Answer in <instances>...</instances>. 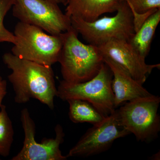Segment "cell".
I'll return each instance as SVG.
<instances>
[{
  "label": "cell",
  "mask_w": 160,
  "mask_h": 160,
  "mask_svg": "<svg viewBox=\"0 0 160 160\" xmlns=\"http://www.w3.org/2000/svg\"><path fill=\"white\" fill-rule=\"evenodd\" d=\"M130 134L122 126L117 109L93 125L69 150L67 157H88L108 150L118 139Z\"/></svg>",
  "instance_id": "cell-8"
},
{
  "label": "cell",
  "mask_w": 160,
  "mask_h": 160,
  "mask_svg": "<svg viewBox=\"0 0 160 160\" xmlns=\"http://www.w3.org/2000/svg\"><path fill=\"white\" fill-rule=\"evenodd\" d=\"M133 14L135 30L149 17L147 12L160 9V0H126Z\"/></svg>",
  "instance_id": "cell-16"
},
{
  "label": "cell",
  "mask_w": 160,
  "mask_h": 160,
  "mask_svg": "<svg viewBox=\"0 0 160 160\" xmlns=\"http://www.w3.org/2000/svg\"><path fill=\"white\" fill-rule=\"evenodd\" d=\"M13 33L17 41L11 53L16 56L47 66L58 62L62 46V33L49 34L37 26L19 22Z\"/></svg>",
  "instance_id": "cell-3"
},
{
  "label": "cell",
  "mask_w": 160,
  "mask_h": 160,
  "mask_svg": "<svg viewBox=\"0 0 160 160\" xmlns=\"http://www.w3.org/2000/svg\"><path fill=\"white\" fill-rule=\"evenodd\" d=\"M78 34L72 27L62 33L63 44L58 62L63 80L67 82L89 81L98 74L104 63L99 47L84 44Z\"/></svg>",
  "instance_id": "cell-2"
},
{
  "label": "cell",
  "mask_w": 160,
  "mask_h": 160,
  "mask_svg": "<svg viewBox=\"0 0 160 160\" xmlns=\"http://www.w3.org/2000/svg\"><path fill=\"white\" fill-rule=\"evenodd\" d=\"M104 61L113 76L112 88L116 109L126 102L152 94L117 63L107 58H104Z\"/></svg>",
  "instance_id": "cell-11"
},
{
  "label": "cell",
  "mask_w": 160,
  "mask_h": 160,
  "mask_svg": "<svg viewBox=\"0 0 160 160\" xmlns=\"http://www.w3.org/2000/svg\"><path fill=\"white\" fill-rule=\"evenodd\" d=\"M122 0H68L66 14L86 22H92L100 16L117 11Z\"/></svg>",
  "instance_id": "cell-12"
},
{
  "label": "cell",
  "mask_w": 160,
  "mask_h": 160,
  "mask_svg": "<svg viewBox=\"0 0 160 160\" xmlns=\"http://www.w3.org/2000/svg\"><path fill=\"white\" fill-rule=\"evenodd\" d=\"M160 21V9L146 19L129 42L143 57L148 55L156 30Z\"/></svg>",
  "instance_id": "cell-13"
},
{
  "label": "cell",
  "mask_w": 160,
  "mask_h": 160,
  "mask_svg": "<svg viewBox=\"0 0 160 160\" xmlns=\"http://www.w3.org/2000/svg\"><path fill=\"white\" fill-rule=\"evenodd\" d=\"M7 92V82L0 76V107Z\"/></svg>",
  "instance_id": "cell-18"
},
{
  "label": "cell",
  "mask_w": 160,
  "mask_h": 160,
  "mask_svg": "<svg viewBox=\"0 0 160 160\" xmlns=\"http://www.w3.org/2000/svg\"><path fill=\"white\" fill-rule=\"evenodd\" d=\"M116 12L114 16H104L92 22L71 17L72 27L89 44L97 46L113 39L129 41L135 32L131 9L123 1Z\"/></svg>",
  "instance_id": "cell-4"
},
{
  "label": "cell",
  "mask_w": 160,
  "mask_h": 160,
  "mask_svg": "<svg viewBox=\"0 0 160 160\" xmlns=\"http://www.w3.org/2000/svg\"><path fill=\"white\" fill-rule=\"evenodd\" d=\"M12 8L13 16L20 22L37 26L49 34L59 35L72 27L70 18L51 0H15Z\"/></svg>",
  "instance_id": "cell-7"
},
{
  "label": "cell",
  "mask_w": 160,
  "mask_h": 160,
  "mask_svg": "<svg viewBox=\"0 0 160 160\" xmlns=\"http://www.w3.org/2000/svg\"><path fill=\"white\" fill-rule=\"evenodd\" d=\"M160 103V97L152 94L126 102L117 109L122 125L138 142H149L158 137Z\"/></svg>",
  "instance_id": "cell-6"
},
{
  "label": "cell",
  "mask_w": 160,
  "mask_h": 160,
  "mask_svg": "<svg viewBox=\"0 0 160 160\" xmlns=\"http://www.w3.org/2000/svg\"><path fill=\"white\" fill-rule=\"evenodd\" d=\"M151 158H153L152 159L153 160H157L156 158H157V160H158V158H160V152H159V153L158 152L157 154L153 155Z\"/></svg>",
  "instance_id": "cell-20"
},
{
  "label": "cell",
  "mask_w": 160,
  "mask_h": 160,
  "mask_svg": "<svg viewBox=\"0 0 160 160\" xmlns=\"http://www.w3.org/2000/svg\"><path fill=\"white\" fill-rule=\"evenodd\" d=\"M2 60L12 71L8 78L13 87L16 103L24 104L35 99L54 109L57 88L51 66L21 58L10 52L3 55Z\"/></svg>",
  "instance_id": "cell-1"
},
{
  "label": "cell",
  "mask_w": 160,
  "mask_h": 160,
  "mask_svg": "<svg viewBox=\"0 0 160 160\" xmlns=\"http://www.w3.org/2000/svg\"><path fill=\"white\" fill-rule=\"evenodd\" d=\"M122 1H126V0H122Z\"/></svg>",
  "instance_id": "cell-21"
},
{
  "label": "cell",
  "mask_w": 160,
  "mask_h": 160,
  "mask_svg": "<svg viewBox=\"0 0 160 160\" xmlns=\"http://www.w3.org/2000/svg\"><path fill=\"white\" fill-rule=\"evenodd\" d=\"M15 0H0V44L3 42H16V37L14 33L9 31L4 25L6 15L14 5Z\"/></svg>",
  "instance_id": "cell-17"
},
{
  "label": "cell",
  "mask_w": 160,
  "mask_h": 160,
  "mask_svg": "<svg viewBox=\"0 0 160 160\" xmlns=\"http://www.w3.org/2000/svg\"><path fill=\"white\" fill-rule=\"evenodd\" d=\"M21 121L25 134L22 148L12 160H65L60 145L63 142L65 133L62 127L58 124L55 128V138L44 139L42 143L35 139L36 125L27 108L21 111Z\"/></svg>",
  "instance_id": "cell-9"
},
{
  "label": "cell",
  "mask_w": 160,
  "mask_h": 160,
  "mask_svg": "<svg viewBox=\"0 0 160 160\" xmlns=\"http://www.w3.org/2000/svg\"><path fill=\"white\" fill-rule=\"evenodd\" d=\"M0 109V156L7 157L13 142L14 130L6 106L2 105Z\"/></svg>",
  "instance_id": "cell-15"
},
{
  "label": "cell",
  "mask_w": 160,
  "mask_h": 160,
  "mask_svg": "<svg viewBox=\"0 0 160 160\" xmlns=\"http://www.w3.org/2000/svg\"><path fill=\"white\" fill-rule=\"evenodd\" d=\"M98 47L104 58L117 63L142 85L153 69H160V64H146V58L141 56L126 40H112Z\"/></svg>",
  "instance_id": "cell-10"
},
{
  "label": "cell",
  "mask_w": 160,
  "mask_h": 160,
  "mask_svg": "<svg viewBox=\"0 0 160 160\" xmlns=\"http://www.w3.org/2000/svg\"><path fill=\"white\" fill-rule=\"evenodd\" d=\"M58 3V4H62L64 6H66L67 5L68 2V0H51Z\"/></svg>",
  "instance_id": "cell-19"
},
{
  "label": "cell",
  "mask_w": 160,
  "mask_h": 160,
  "mask_svg": "<svg viewBox=\"0 0 160 160\" xmlns=\"http://www.w3.org/2000/svg\"><path fill=\"white\" fill-rule=\"evenodd\" d=\"M112 77L111 69L104 62L98 74L89 81L78 83L60 82L57 97L65 101L70 99L87 101L104 116H108L116 109L112 88Z\"/></svg>",
  "instance_id": "cell-5"
},
{
  "label": "cell",
  "mask_w": 160,
  "mask_h": 160,
  "mask_svg": "<svg viewBox=\"0 0 160 160\" xmlns=\"http://www.w3.org/2000/svg\"><path fill=\"white\" fill-rule=\"evenodd\" d=\"M66 102L69 104V119L73 123L87 122L94 125L106 117L87 101L70 99Z\"/></svg>",
  "instance_id": "cell-14"
}]
</instances>
